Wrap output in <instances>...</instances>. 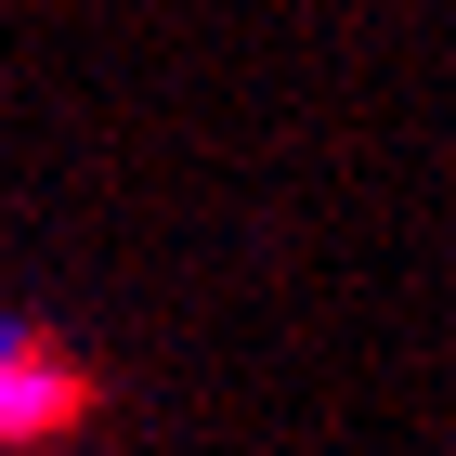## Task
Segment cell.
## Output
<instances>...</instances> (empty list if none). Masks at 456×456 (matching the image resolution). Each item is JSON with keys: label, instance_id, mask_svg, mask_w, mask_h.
Segmentation results:
<instances>
[{"label": "cell", "instance_id": "1", "mask_svg": "<svg viewBox=\"0 0 456 456\" xmlns=\"http://www.w3.org/2000/svg\"><path fill=\"white\" fill-rule=\"evenodd\" d=\"M78 418H92V365H66L39 326H13V339H0V456L53 444V430H78Z\"/></svg>", "mask_w": 456, "mask_h": 456}]
</instances>
